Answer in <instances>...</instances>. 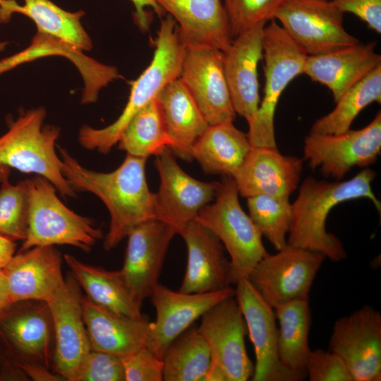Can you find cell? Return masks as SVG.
Masks as SVG:
<instances>
[{
	"instance_id": "6da1fadb",
	"label": "cell",
	"mask_w": 381,
	"mask_h": 381,
	"mask_svg": "<svg viewBox=\"0 0 381 381\" xmlns=\"http://www.w3.org/2000/svg\"><path fill=\"white\" fill-rule=\"evenodd\" d=\"M57 148L62 174L72 189L93 193L109 210L105 250L115 248L138 225L156 219L155 193L150 191L146 180L147 159L127 154L114 171L97 172L83 167L66 149Z\"/></svg>"
},
{
	"instance_id": "7a4b0ae2",
	"label": "cell",
	"mask_w": 381,
	"mask_h": 381,
	"mask_svg": "<svg viewBox=\"0 0 381 381\" xmlns=\"http://www.w3.org/2000/svg\"><path fill=\"white\" fill-rule=\"evenodd\" d=\"M375 176V171L366 167L346 181H327L312 176L304 179L291 203L287 244L321 253L332 262L344 260L346 252L342 243L327 231L328 214L337 205L359 198L370 200L380 214L381 202L372 188Z\"/></svg>"
},
{
	"instance_id": "3957f363",
	"label": "cell",
	"mask_w": 381,
	"mask_h": 381,
	"mask_svg": "<svg viewBox=\"0 0 381 381\" xmlns=\"http://www.w3.org/2000/svg\"><path fill=\"white\" fill-rule=\"evenodd\" d=\"M185 53L186 47L179 40L176 23L168 15L161 21L152 59L132 83L129 98L121 114L104 128L83 126L78 134L80 145L87 150L108 153L118 143L132 117L156 98L169 83L179 77Z\"/></svg>"
},
{
	"instance_id": "277c9868",
	"label": "cell",
	"mask_w": 381,
	"mask_h": 381,
	"mask_svg": "<svg viewBox=\"0 0 381 381\" xmlns=\"http://www.w3.org/2000/svg\"><path fill=\"white\" fill-rule=\"evenodd\" d=\"M231 176H224L214 202L205 206L195 220L210 230L230 256L231 284L248 279L257 264L269 253L262 235L242 209Z\"/></svg>"
},
{
	"instance_id": "5b68a950",
	"label": "cell",
	"mask_w": 381,
	"mask_h": 381,
	"mask_svg": "<svg viewBox=\"0 0 381 381\" xmlns=\"http://www.w3.org/2000/svg\"><path fill=\"white\" fill-rule=\"evenodd\" d=\"M43 107L22 112L0 136V164L24 173H33L48 180L65 197L75 191L61 171V159L55 150L60 130L43 126Z\"/></svg>"
},
{
	"instance_id": "8992f818",
	"label": "cell",
	"mask_w": 381,
	"mask_h": 381,
	"mask_svg": "<svg viewBox=\"0 0 381 381\" xmlns=\"http://www.w3.org/2000/svg\"><path fill=\"white\" fill-rule=\"evenodd\" d=\"M29 211L27 234L19 251L35 246L70 245L88 252L103 237L95 222L75 213L59 199L42 176L26 180Z\"/></svg>"
},
{
	"instance_id": "52a82bcc",
	"label": "cell",
	"mask_w": 381,
	"mask_h": 381,
	"mask_svg": "<svg viewBox=\"0 0 381 381\" xmlns=\"http://www.w3.org/2000/svg\"><path fill=\"white\" fill-rule=\"evenodd\" d=\"M264 96L248 123V138L252 147H277L274 118L284 89L296 76L303 74L307 54L288 35L275 19L263 32Z\"/></svg>"
},
{
	"instance_id": "ba28073f",
	"label": "cell",
	"mask_w": 381,
	"mask_h": 381,
	"mask_svg": "<svg viewBox=\"0 0 381 381\" xmlns=\"http://www.w3.org/2000/svg\"><path fill=\"white\" fill-rule=\"evenodd\" d=\"M201 318L198 329L208 345L211 356L203 381L250 380L254 365L247 353V327L235 297L218 303Z\"/></svg>"
},
{
	"instance_id": "9c48e42d",
	"label": "cell",
	"mask_w": 381,
	"mask_h": 381,
	"mask_svg": "<svg viewBox=\"0 0 381 381\" xmlns=\"http://www.w3.org/2000/svg\"><path fill=\"white\" fill-rule=\"evenodd\" d=\"M274 19L308 56L359 42L345 30L344 13L331 0H285Z\"/></svg>"
},
{
	"instance_id": "30bf717a",
	"label": "cell",
	"mask_w": 381,
	"mask_h": 381,
	"mask_svg": "<svg viewBox=\"0 0 381 381\" xmlns=\"http://www.w3.org/2000/svg\"><path fill=\"white\" fill-rule=\"evenodd\" d=\"M381 152V112L363 128L340 134L310 133L305 137L303 160L325 177L341 181L353 167H368Z\"/></svg>"
},
{
	"instance_id": "8fae6325",
	"label": "cell",
	"mask_w": 381,
	"mask_h": 381,
	"mask_svg": "<svg viewBox=\"0 0 381 381\" xmlns=\"http://www.w3.org/2000/svg\"><path fill=\"white\" fill-rule=\"evenodd\" d=\"M321 253L287 246L268 253L248 279L273 308L287 302L309 298L313 281L325 260Z\"/></svg>"
},
{
	"instance_id": "7c38bea8",
	"label": "cell",
	"mask_w": 381,
	"mask_h": 381,
	"mask_svg": "<svg viewBox=\"0 0 381 381\" xmlns=\"http://www.w3.org/2000/svg\"><path fill=\"white\" fill-rule=\"evenodd\" d=\"M329 350L339 356L353 381L381 378V314L365 305L334 324Z\"/></svg>"
},
{
	"instance_id": "4fadbf2b",
	"label": "cell",
	"mask_w": 381,
	"mask_h": 381,
	"mask_svg": "<svg viewBox=\"0 0 381 381\" xmlns=\"http://www.w3.org/2000/svg\"><path fill=\"white\" fill-rule=\"evenodd\" d=\"M155 165L160 179L155 193L156 219L171 226L179 234L215 198L220 183L204 182L188 175L169 148L156 155Z\"/></svg>"
},
{
	"instance_id": "5bb4252c",
	"label": "cell",
	"mask_w": 381,
	"mask_h": 381,
	"mask_svg": "<svg viewBox=\"0 0 381 381\" xmlns=\"http://www.w3.org/2000/svg\"><path fill=\"white\" fill-rule=\"evenodd\" d=\"M234 297L246 321L254 346L255 363L253 381H299L306 373L291 370L281 363L278 354V328L274 310L267 303L248 279L236 284Z\"/></svg>"
},
{
	"instance_id": "9a60e30c",
	"label": "cell",
	"mask_w": 381,
	"mask_h": 381,
	"mask_svg": "<svg viewBox=\"0 0 381 381\" xmlns=\"http://www.w3.org/2000/svg\"><path fill=\"white\" fill-rule=\"evenodd\" d=\"M53 337L52 319L46 302L22 301L0 310V341L13 360L31 361L49 368Z\"/></svg>"
},
{
	"instance_id": "2e32d148",
	"label": "cell",
	"mask_w": 381,
	"mask_h": 381,
	"mask_svg": "<svg viewBox=\"0 0 381 381\" xmlns=\"http://www.w3.org/2000/svg\"><path fill=\"white\" fill-rule=\"evenodd\" d=\"M82 296L80 286L71 275L47 302L54 329V370L67 381H75L84 360L91 351L83 316Z\"/></svg>"
},
{
	"instance_id": "e0dca14e",
	"label": "cell",
	"mask_w": 381,
	"mask_h": 381,
	"mask_svg": "<svg viewBox=\"0 0 381 381\" xmlns=\"http://www.w3.org/2000/svg\"><path fill=\"white\" fill-rule=\"evenodd\" d=\"M234 295L235 289L231 286L217 291L186 294L159 284L150 297L156 318L150 323L145 346L162 359L170 344L196 320L218 303Z\"/></svg>"
},
{
	"instance_id": "ac0fdd59",
	"label": "cell",
	"mask_w": 381,
	"mask_h": 381,
	"mask_svg": "<svg viewBox=\"0 0 381 381\" xmlns=\"http://www.w3.org/2000/svg\"><path fill=\"white\" fill-rule=\"evenodd\" d=\"M210 125L233 121L234 109L223 66V52L210 47L186 49L179 77Z\"/></svg>"
},
{
	"instance_id": "d6986e66",
	"label": "cell",
	"mask_w": 381,
	"mask_h": 381,
	"mask_svg": "<svg viewBox=\"0 0 381 381\" xmlns=\"http://www.w3.org/2000/svg\"><path fill=\"white\" fill-rule=\"evenodd\" d=\"M177 232L158 219L143 222L127 236L128 243L121 270L126 283L141 302L150 298L158 280L169 244Z\"/></svg>"
},
{
	"instance_id": "ffe728a7",
	"label": "cell",
	"mask_w": 381,
	"mask_h": 381,
	"mask_svg": "<svg viewBox=\"0 0 381 381\" xmlns=\"http://www.w3.org/2000/svg\"><path fill=\"white\" fill-rule=\"evenodd\" d=\"M303 159L284 155L277 147H252L232 176L240 195L289 198L298 188Z\"/></svg>"
},
{
	"instance_id": "44dd1931",
	"label": "cell",
	"mask_w": 381,
	"mask_h": 381,
	"mask_svg": "<svg viewBox=\"0 0 381 381\" xmlns=\"http://www.w3.org/2000/svg\"><path fill=\"white\" fill-rule=\"evenodd\" d=\"M61 253L53 246H35L14 255L2 270L10 304L27 300L49 301L65 284Z\"/></svg>"
},
{
	"instance_id": "7402d4cb",
	"label": "cell",
	"mask_w": 381,
	"mask_h": 381,
	"mask_svg": "<svg viewBox=\"0 0 381 381\" xmlns=\"http://www.w3.org/2000/svg\"><path fill=\"white\" fill-rule=\"evenodd\" d=\"M188 253L187 265L179 291L202 294L231 286V265L219 239L196 220L179 233Z\"/></svg>"
},
{
	"instance_id": "603a6c76",
	"label": "cell",
	"mask_w": 381,
	"mask_h": 381,
	"mask_svg": "<svg viewBox=\"0 0 381 381\" xmlns=\"http://www.w3.org/2000/svg\"><path fill=\"white\" fill-rule=\"evenodd\" d=\"M266 25L260 23L234 37L223 52L224 71L234 109L247 121L260 102L258 65L262 58Z\"/></svg>"
},
{
	"instance_id": "cb8c5ba5",
	"label": "cell",
	"mask_w": 381,
	"mask_h": 381,
	"mask_svg": "<svg viewBox=\"0 0 381 381\" xmlns=\"http://www.w3.org/2000/svg\"><path fill=\"white\" fill-rule=\"evenodd\" d=\"M178 23L186 49L210 47L224 52L232 41L229 19L221 0H156Z\"/></svg>"
},
{
	"instance_id": "d4e9b609",
	"label": "cell",
	"mask_w": 381,
	"mask_h": 381,
	"mask_svg": "<svg viewBox=\"0 0 381 381\" xmlns=\"http://www.w3.org/2000/svg\"><path fill=\"white\" fill-rule=\"evenodd\" d=\"M375 42H360L328 53L307 56L303 74L327 86L334 101L339 99L370 72L381 65Z\"/></svg>"
},
{
	"instance_id": "484cf974",
	"label": "cell",
	"mask_w": 381,
	"mask_h": 381,
	"mask_svg": "<svg viewBox=\"0 0 381 381\" xmlns=\"http://www.w3.org/2000/svg\"><path fill=\"white\" fill-rule=\"evenodd\" d=\"M81 303L92 350L123 358L145 346L151 323L147 315L138 318L119 315L84 296Z\"/></svg>"
},
{
	"instance_id": "4316f807",
	"label": "cell",
	"mask_w": 381,
	"mask_h": 381,
	"mask_svg": "<svg viewBox=\"0 0 381 381\" xmlns=\"http://www.w3.org/2000/svg\"><path fill=\"white\" fill-rule=\"evenodd\" d=\"M157 99L173 141L172 152L190 162L194 144L210 124L179 78L169 83Z\"/></svg>"
},
{
	"instance_id": "83f0119b",
	"label": "cell",
	"mask_w": 381,
	"mask_h": 381,
	"mask_svg": "<svg viewBox=\"0 0 381 381\" xmlns=\"http://www.w3.org/2000/svg\"><path fill=\"white\" fill-rule=\"evenodd\" d=\"M71 274L95 304L119 315L142 316V303L135 296L120 270H107L84 263L74 256L64 255Z\"/></svg>"
},
{
	"instance_id": "f1b7e54d",
	"label": "cell",
	"mask_w": 381,
	"mask_h": 381,
	"mask_svg": "<svg viewBox=\"0 0 381 381\" xmlns=\"http://www.w3.org/2000/svg\"><path fill=\"white\" fill-rule=\"evenodd\" d=\"M23 1L24 4L19 5L15 0H7L0 8V22H7L13 13H20L35 22L37 31L80 52L92 49V41L80 22L83 11L69 12L50 0Z\"/></svg>"
},
{
	"instance_id": "f546056e",
	"label": "cell",
	"mask_w": 381,
	"mask_h": 381,
	"mask_svg": "<svg viewBox=\"0 0 381 381\" xmlns=\"http://www.w3.org/2000/svg\"><path fill=\"white\" fill-rule=\"evenodd\" d=\"M251 148L247 134L229 121L210 125L194 144L192 154L205 173L232 177Z\"/></svg>"
},
{
	"instance_id": "4dcf8cb0",
	"label": "cell",
	"mask_w": 381,
	"mask_h": 381,
	"mask_svg": "<svg viewBox=\"0 0 381 381\" xmlns=\"http://www.w3.org/2000/svg\"><path fill=\"white\" fill-rule=\"evenodd\" d=\"M274 310L279 322L278 354L281 363L287 369L306 374V362L310 351L309 298L287 302Z\"/></svg>"
},
{
	"instance_id": "1f68e13d",
	"label": "cell",
	"mask_w": 381,
	"mask_h": 381,
	"mask_svg": "<svg viewBox=\"0 0 381 381\" xmlns=\"http://www.w3.org/2000/svg\"><path fill=\"white\" fill-rule=\"evenodd\" d=\"M119 148L128 155L147 159L173 146L156 98L129 121L118 141Z\"/></svg>"
},
{
	"instance_id": "d6a6232c",
	"label": "cell",
	"mask_w": 381,
	"mask_h": 381,
	"mask_svg": "<svg viewBox=\"0 0 381 381\" xmlns=\"http://www.w3.org/2000/svg\"><path fill=\"white\" fill-rule=\"evenodd\" d=\"M163 381H203L211 362L208 345L198 329L190 326L166 349Z\"/></svg>"
},
{
	"instance_id": "836d02e7",
	"label": "cell",
	"mask_w": 381,
	"mask_h": 381,
	"mask_svg": "<svg viewBox=\"0 0 381 381\" xmlns=\"http://www.w3.org/2000/svg\"><path fill=\"white\" fill-rule=\"evenodd\" d=\"M381 102V65L348 90L334 109L316 120L310 133L340 134L350 130L359 113L373 102Z\"/></svg>"
},
{
	"instance_id": "e575fe53",
	"label": "cell",
	"mask_w": 381,
	"mask_h": 381,
	"mask_svg": "<svg viewBox=\"0 0 381 381\" xmlns=\"http://www.w3.org/2000/svg\"><path fill=\"white\" fill-rule=\"evenodd\" d=\"M249 217L277 250L287 246L292 214L289 198L258 195L247 198Z\"/></svg>"
},
{
	"instance_id": "d590c367",
	"label": "cell",
	"mask_w": 381,
	"mask_h": 381,
	"mask_svg": "<svg viewBox=\"0 0 381 381\" xmlns=\"http://www.w3.org/2000/svg\"><path fill=\"white\" fill-rule=\"evenodd\" d=\"M0 188V234L12 240L24 241L28 226L29 198L26 180L16 185L8 177Z\"/></svg>"
},
{
	"instance_id": "8d00e7d4",
	"label": "cell",
	"mask_w": 381,
	"mask_h": 381,
	"mask_svg": "<svg viewBox=\"0 0 381 381\" xmlns=\"http://www.w3.org/2000/svg\"><path fill=\"white\" fill-rule=\"evenodd\" d=\"M285 0H224L232 38L272 19Z\"/></svg>"
},
{
	"instance_id": "74e56055",
	"label": "cell",
	"mask_w": 381,
	"mask_h": 381,
	"mask_svg": "<svg viewBox=\"0 0 381 381\" xmlns=\"http://www.w3.org/2000/svg\"><path fill=\"white\" fill-rule=\"evenodd\" d=\"M306 372L310 381H353L342 359L329 350L310 349L306 358Z\"/></svg>"
},
{
	"instance_id": "f35d334b",
	"label": "cell",
	"mask_w": 381,
	"mask_h": 381,
	"mask_svg": "<svg viewBox=\"0 0 381 381\" xmlns=\"http://www.w3.org/2000/svg\"><path fill=\"white\" fill-rule=\"evenodd\" d=\"M75 381H125L121 358L91 349L80 368Z\"/></svg>"
},
{
	"instance_id": "ab89813d",
	"label": "cell",
	"mask_w": 381,
	"mask_h": 381,
	"mask_svg": "<svg viewBox=\"0 0 381 381\" xmlns=\"http://www.w3.org/2000/svg\"><path fill=\"white\" fill-rule=\"evenodd\" d=\"M121 360L125 381H163V361L146 346Z\"/></svg>"
},
{
	"instance_id": "60d3db41",
	"label": "cell",
	"mask_w": 381,
	"mask_h": 381,
	"mask_svg": "<svg viewBox=\"0 0 381 381\" xmlns=\"http://www.w3.org/2000/svg\"><path fill=\"white\" fill-rule=\"evenodd\" d=\"M331 1L344 14H353L365 23L370 29L381 33V0Z\"/></svg>"
},
{
	"instance_id": "b9f144b4",
	"label": "cell",
	"mask_w": 381,
	"mask_h": 381,
	"mask_svg": "<svg viewBox=\"0 0 381 381\" xmlns=\"http://www.w3.org/2000/svg\"><path fill=\"white\" fill-rule=\"evenodd\" d=\"M16 365L28 377L35 381H59L64 380L56 373H51L48 368L40 363L27 360H13Z\"/></svg>"
},
{
	"instance_id": "7bdbcfd3",
	"label": "cell",
	"mask_w": 381,
	"mask_h": 381,
	"mask_svg": "<svg viewBox=\"0 0 381 381\" xmlns=\"http://www.w3.org/2000/svg\"><path fill=\"white\" fill-rule=\"evenodd\" d=\"M135 7V20L139 27L144 30L148 29L150 17L147 8H151L159 16L164 11L156 0H131Z\"/></svg>"
},
{
	"instance_id": "ee69618b",
	"label": "cell",
	"mask_w": 381,
	"mask_h": 381,
	"mask_svg": "<svg viewBox=\"0 0 381 381\" xmlns=\"http://www.w3.org/2000/svg\"><path fill=\"white\" fill-rule=\"evenodd\" d=\"M16 243L13 240L0 234V270H2L14 255Z\"/></svg>"
},
{
	"instance_id": "f6af8a7d",
	"label": "cell",
	"mask_w": 381,
	"mask_h": 381,
	"mask_svg": "<svg viewBox=\"0 0 381 381\" xmlns=\"http://www.w3.org/2000/svg\"><path fill=\"white\" fill-rule=\"evenodd\" d=\"M13 363L5 347L0 341V380H4L6 372Z\"/></svg>"
},
{
	"instance_id": "bcb514c9",
	"label": "cell",
	"mask_w": 381,
	"mask_h": 381,
	"mask_svg": "<svg viewBox=\"0 0 381 381\" xmlns=\"http://www.w3.org/2000/svg\"><path fill=\"white\" fill-rule=\"evenodd\" d=\"M10 304L8 287L4 273L0 270V310Z\"/></svg>"
},
{
	"instance_id": "7dc6e473",
	"label": "cell",
	"mask_w": 381,
	"mask_h": 381,
	"mask_svg": "<svg viewBox=\"0 0 381 381\" xmlns=\"http://www.w3.org/2000/svg\"><path fill=\"white\" fill-rule=\"evenodd\" d=\"M9 174V168L0 164V181L8 177Z\"/></svg>"
},
{
	"instance_id": "c3c4849f",
	"label": "cell",
	"mask_w": 381,
	"mask_h": 381,
	"mask_svg": "<svg viewBox=\"0 0 381 381\" xmlns=\"http://www.w3.org/2000/svg\"><path fill=\"white\" fill-rule=\"evenodd\" d=\"M6 44H7L6 42H0V52L4 49Z\"/></svg>"
},
{
	"instance_id": "681fc988",
	"label": "cell",
	"mask_w": 381,
	"mask_h": 381,
	"mask_svg": "<svg viewBox=\"0 0 381 381\" xmlns=\"http://www.w3.org/2000/svg\"><path fill=\"white\" fill-rule=\"evenodd\" d=\"M4 72H5L4 67L3 64L0 62V74L3 73Z\"/></svg>"
},
{
	"instance_id": "f907efd6",
	"label": "cell",
	"mask_w": 381,
	"mask_h": 381,
	"mask_svg": "<svg viewBox=\"0 0 381 381\" xmlns=\"http://www.w3.org/2000/svg\"><path fill=\"white\" fill-rule=\"evenodd\" d=\"M7 2V0H0V8L4 6Z\"/></svg>"
}]
</instances>
